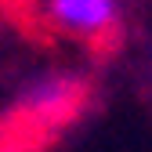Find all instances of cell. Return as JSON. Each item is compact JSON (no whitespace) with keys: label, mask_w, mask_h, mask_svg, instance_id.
<instances>
[{"label":"cell","mask_w":152,"mask_h":152,"mask_svg":"<svg viewBox=\"0 0 152 152\" xmlns=\"http://www.w3.org/2000/svg\"><path fill=\"white\" fill-rule=\"evenodd\" d=\"M0 152H18V148L15 145H0Z\"/></svg>","instance_id":"3"},{"label":"cell","mask_w":152,"mask_h":152,"mask_svg":"<svg viewBox=\"0 0 152 152\" xmlns=\"http://www.w3.org/2000/svg\"><path fill=\"white\" fill-rule=\"evenodd\" d=\"M47 22L76 40H102L120 22V0H44Z\"/></svg>","instance_id":"1"},{"label":"cell","mask_w":152,"mask_h":152,"mask_svg":"<svg viewBox=\"0 0 152 152\" xmlns=\"http://www.w3.org/2000/svg\"><path fill=\"white\" fill-rule=\"evenodd\" d=\"M80 98V80L69 72H44L22 91V112L33 120H62Z\"/></svg>","instance_id":"2"}]
</instances>
